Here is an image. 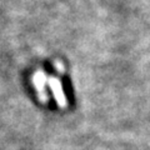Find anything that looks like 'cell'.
Returning <instances> with one entry per match:
<instances>
[{
    "label": "cell",
    "mask_w": 150,
    "mask_h": 150,
    "mask_svg": "<svg viewBox=\"0 0 150 150\" xmlns=\"http://www.w3.org/2000/svg\"><path fill=\"white\" fill-rule=\"evenodd\" d=\"M49 85H50L51 89H53V94L55 96V100H56V103H58V105L62 106V108L67 106V99H65V95L63 93V88H62L60 81L56 78H50L49 79Z\"/></svg>",
    "instance_id": "1"
}]
</instances>
